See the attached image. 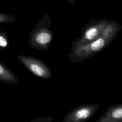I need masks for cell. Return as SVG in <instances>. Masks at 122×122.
I'll return each mask as SVG.
<instances>
[{
	"label": "cell",
	"mask_w": 122,
	"mask_h": 122,
	"mask_svg": "<svg viewBox=\"0 0 122 122\" xmlns=\"http://www.w3.org/2000/svg\"><path fill=\"white\" fill-rule=\"evenodd\" d=\"M122 26L117 22L111 20L104 31L97 39L84 43L71 44L68 55L70 62L74 63L83 61L104 50L116 38Z\"/></svg>",
	"instance_id": "cell-1"
},
{
	"label": "cell",
	"mask_w": 122,
	"mask_h": 122,
	"mask_svg": "<svg viewBox=\"0 0 122 122\" xmlns=\"http://www.w3.org/2000/svg\"><path fill=\"white\" fill-rule=\"evenodd\" d=\"M51 21L49 16L45 17L35 26L30 33L28 41L32 49L47 51L53 39V32L50 29Z\"/></svg>",
	"instance_id": "cell-2"
},
{
	"label": "cell",
	"mask_w": 122,
	"mask_h": 122,
	"mask_svg": "<svg viewBox=\"0 0 122 122\" xmlns=\"http://www.w3.org/2000/svg\"><path fill=\"white\" fill-rule=\"evenodd\" d=\"M111 21L107 19L95 20L86 23L81 30V35L72 44H82L91 41L100 36Z\"/></svg>",
	"instance_id": "cell-3"
},
{
	"label": "cell",
	"mask_w": 122,
	"mask_h": 122,
	"mask_svg": "<svg viewBox=\"0 0 122 122\" xmlns=\"http://www.w3.org/2000/svg\"><path fill=\"white\" fill-rule=\"evenodd\" d=\"M17 58L29 71L36 77L45 80L52 78L51 71L43 61L36 57L24 55H19Z\"/></svg>",
	"instance_id": "cell-4"
},
{
	"label": "cell",
	"mask_w": 122,
	"mask_h": 122,
	"mask_svg": "<svg viewBox=\"0 0 122 122\" xmlns=\"http://www.w3.org/2000/svg\"><path fill=\"white\" fill-rule=\"evenodd\" d=\"M99 108L100 105L95 103H89L79 105L65 114L63 122H86L91 119Z\"/></svg>",
	"instance_id": "cell-5"
},
{
	"label": "cell",
	"mask_w": 122,
	"mask_h": 122,
	"mask_svg": "<svg viewBox=\"0 0 122 122\" xmlns=\"http://www.w3.org/2000/svg\"><path fill=\"white\" fill-rule=\"evenodd\" d=\"M95 122H122V103L109 106Z\"/></svg>",
	"instance_id": "cell-6"
},
{
	"label": "cell",
	"mask_w": 122,
	"mask_h": 122,
	"mask_svg": "<svg viewBox=\"0 0 122 122\" xmlns=\"http://www.w3.org/2000/svg\"><path fill=\"white\" fill-rule=\"evenodd\" d=\"M18 81V78L15 74L0 61V82L15 85Z\"/></svg>",
	"instance_id": "cell-7"
},
{
	"label": "cell",
	"mask_w": 122,
	"mask_h": 122,
	"mask_svg": "<svg viewBox=\"0 0 122 122\" xmlns=\"http://www.w3.org/2000/svg\"><path fill=\"white\" fill-rule=\"evenodd\" d=\"M9 45V38L7 32L0 31V53L7 49Z\"/></svg>",
	"instance_id": "cell-8"
},
{
	"label": "cell",
	"mask_w": 122,
	"mask_h": 122,
	"mask_svg": "<svg viewBox=\"0 0 122 122\" xmlns=\"http://www.w3.org/2000/svg\"><path fill=\"white\" fill-rule=\"evenodd\" d=\"M53 118V117H43V116H39L36 118L34 121V122H51Z\"/></svg>",
	"instance_id": "cell-9"
},
{
	"label": "cell",
	"mask_w": 122,
	"mask_h": 122,
	"mask_svg": "<svg viewBox=\"0 0 122 122\" xmlns=\"http://www.w3.org/2000/svg\"><path fill=\"white\" fill-rule=\"evenodd\" d=\"M13 20L12 17H9L7 16L0 15V23H9L13 21Z\"/></svg>",
	"instance_id": "cell-10"
},
{
	"label": "cell",
	"mask_w": 122,
	"mask_h": 122,
	"mask_svg": "<svg viewBox=\"0 0 122 122\" xmlns=\"http://www.w3.org/2000/svg\"><path fill=\"white\" fill-rule=\"evenodd\" d=\"M67 0L70 4L71 5H74L75 3V0Z\"/></svg>",
	"instance_id": "cell-11"
}]
</instances>
